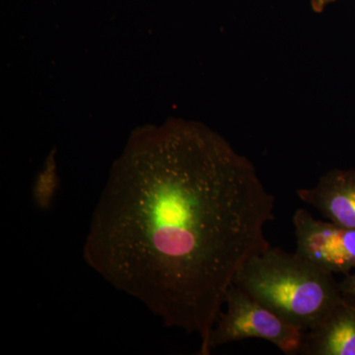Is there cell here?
I'll return each instance as SVG.
<instances>
[{"mask_svg":"<svg viewBox=\"0 0 355 355\" xmlns=\"http://www.w3.org/2000/svg\"><path fill=\"white\" fill-rule=\"evenodd\" d=\"M340 288L343 297L355 299V272L347 275V277L340 282Z\"/></svg>","mask_w":355,"mask_h":355,"instance_id":"ba28073f","label":"cell"},{"mask_svg":"<svg viewBox=\"0 0 355 355\" xmlns=\"http://www.w3.org/2000/svg\"><path fill=\"white\" fill-rule=\"evenodd\" d=\"M275 198L219 133L170 119L133 130L96 205L83 258L169 328L210 331L236 273L270 247Z\"/></svg>","mask_w":355,"mask_h":355,"instance_id":"6da1fadb","label":"cell"},{"mask_svg":"<svg viewBox=\"0 0 355 355\" xmlns=\"http://www.w3.org/2000/svg\"><path fill=\"white\" fill-rule=\"evenodd\" d=\"M295 253L331 273L349 275L355 268V230L315 219L307 210L293 216Z\"/></svg>","mask_w":355,"mask_h":355,"instance_id":"277c9868","label":"cell"},{"mask_svg":"<svg viewBox=\"0 0 355 355\" xmlns=\"http://www.w3.org/2000/svg\"><path fill=\"white\" fill-rule=\"evenodd\" d=\"M299 354L355 355V305L343 299L315 328L304 333Z\"/></svg>","mask_w":355,"mask_h":355,"instance_id":"8992f818","label":"cell"},{"mask_svg":"<svg viewBox=\"0 0 355 355\" xmlns=\"http://www.w3.org/2000/svg\"><path fill=\"white\" fill-rule=\"evenodd\" d=\"M296 193L329 221L355 230V169L330 170L316 186Z\"/></svg>","mask_w":355,"mask_h":355,"instance_id":"5b68a950","label":"cell"},{"mask_svg":"<svg viewBox=\"0 0 355 355\" xmlns=\"http://www.w3.org/2000/svg\"><path fill=\"white\" fill-rule=\"evenodd\" d=\"M58 179L53 161H49L46 168L37 179L33 189V202L37 209L46 211L51 209L57 193Z\"/></svg>","mask_w":355,"mask_h":355,"instance_id":"52a82bcc","label":"cell"},{"mask_svg":"<svg viewBox=\"0 0 355 355\" xmlns=\"http://www.w3.org/2000/svg\"><path fill=\"white\" fill-rule=\"evenodd\" d=\"M224 305L225 311H221L210 331L209 354L217 347L247 338L268 340L286 354L300 352L305 331L287 323L234 284L226 292Z\"/></svg>","mask_w":355,"mask_h":355,"instance_id":"3957f363","label":"cell"},{"mask_svg":"<svg viewBox=\"0 0 355 355\" xmlns=\"http://www.w3.org/2000/svg\"><path fill=\"white\" fill-rule=\"evenodd\" d=\"M336 0H312L311 7L313 11L316 13H322L326 9V7L335 2Z\"/></svg>","mask_w":355,"mask_h":355,"instance_id":"9c48e42d","label":"cell"},{"mask_svg":"<svg viewBox=\"0 0 355 355\" xmlns=\"http://www.w3.org/2000/svg\"><path fill=\"white\" fill-rule=\"evenodd\" d=\"M233 284L303 331L321 323L345 299L333 273L279 248L248 259Z\"/></svg>","mask_w":355,"mask_h":355,"instance_id":"7a4b0ae2","label":"cell"}]
</instances>
